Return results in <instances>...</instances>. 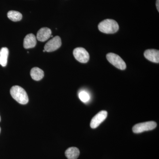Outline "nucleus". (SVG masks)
Here are the masks:
<instances>
[{
  "label": "nucleus",
  "mask_w": 159,
  "mask_h": 159,
  "mask_svg": "<svg viewBox=\"0 0 159 159\" xmlns=\"http://www.w3.org/2000/svg\"><path fill=\"white\" fill-rule=\"evenodd\" d=\"M156 6L158 11H159V0H157Z\"/></svg>",
  "instance_id": "nucleus-16"
},
{
  "label": "nucleus",
  "mask_w": 159,
  "mask_h": 159,
  "mask_svg": "<svg viewBox=\"0 0 159 159\" xmlns=\"http://www.w3.org/2000/svg\"><path fill=\"white\" fill-rule=\"evenodd\" d=\"M61 41L60 37L56 36L49 40L44 46L45 51L47 52H53L60 48Z\"/></svg>",
  "instance_id": "nucleus-6"
},
{
  "label": "nucleus",
  "mask_w": 159,
  "mask_h": 159,
  "mask_svg": "<svg viewBox=\"0 0 159 159\" xmlns=\"http://www.w3.org/2000/svg\"><path fill=\"white\" fill-rule=\"evenodd\" d=\"M51 30L49 28H42L38 31L36 38L39 41L45 42L51 37Z\"/></svg>",
  "instance_id": "nucleus-9"
},
{
  "label": "nucleus",
  "mask_w": 159,
  "mask_h": 159,
  "mask_svg": "<svg viewBox=\"0 0 159 159\" xmlns=\"http://www.w3.org/2000/svg\"><path fill=\"white\" fill-rule=\"evenodd\" d=\"M144 56L146 59L152 62H159V51L155 49H148L144 52Z\"/></svg>",
  "instance_id": "nucleus-8"
},
{
  "label": "nucleus",
  "mask_w": 159,
  "mask_h": 159,
  "mask_svg": "<svg viewBox=\"0 0 159 159\" xmlns=\"http://www.w3.org/2000/svg\"><path fill=\"white\" fill-rule=\"evenodd\" d=\"M107 116V111H102L97 113L92 119L90 122L91 128L95 129L97 128L102 122L105 120Z\"/></svg>",
  "instance_id": "nucleus-7"
},
{
  "label": "nucleus",
  "mask_w": 159,
  "mask_h": 159,
  "mask_svg": "<svg viewBox=\"0 0 159 159\" xmlns=\"http://www.w3.org/2000/svg\"><path fill=\"white\" fill-rule=\"evenodd\" d=\"M79 155V149L76 147H70L65 152V155L68 159H77Z\"/></svg>",
  "instance_id": "nucleus-13"
},
{
  "label": "nucleus",
  "mask_w": 159,
  "mask_h": 159,
  "mask_svg": "<svg viewBox=\"0 0 159 159\" xmlns=\"http://www.w3.org/2000/svg\"><path fill=\"white\" fill-rule=\"evenodd\" d=\"M98 29L101 32L106 34H113L119 30V26L115 20L106 19L99 23Z\"/></svg>",
  "instance_id": "nucleus-2"
},
{
  "label": "nucleus",
  "mask_w": 159,
  "mask_h": 159,
  "mask_svg": "<svg viewBox=\"0 0 159 159\" xmlns=\"http://www.w3.org/2000/svg\"><path fill=\"white\" fill-rule=\"evenodd\" d=\"M79 97L80 100L84 102H88L90 98L88 93L84 91H81L79 93Z\"/></svg>",
  "instance_id": "nucleus-15"
},
{
  "label": "nucleus",
  "mask_w": 159,
  "mask_h": 159,
  "mask_svg": "<svg viewBox=\"0 0 159 159\" xmlns=\"http://www.w3.org/2000/svg\"><path fill=\"white\" fill-rule=\"evenodd\" d=\"M10 94L12 98L21 104H26L29 102V97L25 90L19 86H13L10 89Z\"/></svg>",
  "instance_id": "nucleus-1"
},
{
  "label": "nucleus",
  "mask_w": 159,
  "mask_h": 159,
  "mask_svg": "<svg viewBox=\"0 0 159 159\" xmlns=\"http://www.w3.org/2000/svg\"><path fill=\"white\" fill-rule=\"evenodd\" d=\"M73 54L77 60L83 63L87 62L89 60V54L84 48H76L74 49Z\"/></svg>",
  "instance_id": "nucleus-5"
},
{
  "label": "nucleus",
  "mask_w": 159,
  "mask_h": 159,
  "mask_svg": "<svg viewBox=\"0 0 159 159\" xmlns=\"http://www.w3.org/2000/svg\"><path fill=\"white\" fill-rule=\"evenodd\" d=\"M36 38L34 34H27L24 39V47L25 48H32L36 46Z\"/></svg>",
  "instance_id": "nucleus-10"
},
{
  "label": "nucleus",
  "mask_w": 159,
  "mask_h": 159,
  "mask_svg": "<svg viewBox=\"0 0 159 159\" xmlns=\"http://www.w3.org/2000/svg\"><path fill=\"white\" fill-rule=\"evenodd\" d=\"M30 75L32 79L36 81L41 80L44 77V72L38 67H34L31 69Z\"/></svg>",
  "instance_id": "nucleus-11"
},
{
  "label": "nucleus",
  "mask_w": 159,
  "mask_h": 159,
  "mask_svg": "<svg viewBox=\"0 0 159 159\" xmlns=\"http://www.w3.org/2000/svg\"><path fill=\"white\" fill-rule=\"evenodd\" d=\"M1 116H0V122H1Z\"/></svg>",
  "instance_id": "nucleus-17"
},
{
  "label": "nucleus",
  "mask_w": 159,
  "mask_h": 159,
  "mask_svg": "<svg viewBox=\"0 0 159 159\" xmlns=\"http://www.w3.org/2000/svg\"><path fill=\"white\" fill-rule=\"evenodd\" d=\"M157 124L153 121L138 123L134 125L132 130L134 133L139 134L146 131L152 130L157 127Z\"/></svg>",
  "instance_id": "nucleus-4"
},
{
  "label": "nucleus",
  "mask_w": 159,
  "mask_h": 159,
  "mask_svg": "<svg viewBox=\"0 0 159 159\" xmlns=\"http://www.w3.org/2000/svg\"><path fill=\"white\" fill-rule=\"evenodd\" d=\"M107 58L114 66L121 70L126 69V65L125 61L120 56L113 53H108L107 55Z\"/></svg>",
  "instance_id": "nucleus-3"
},
{
  "label": "nucleus",
  "mask_w": 159,
  "mask_h": 159,
  "mask_svg": "<svg viewBox=\"0 0 159 159\" xmlns=\"http://www.w3.org/2000/svg\"><path fill=\"white\" fill-rule=\"evenodd\" d=\"M7 16L9 19L14 22L19 21L22 19V15L20 12L13 10L9 11Z\"/></svg>",
  "instance_id": "nucleus-14"
},
{
  "label": "nucleus",
  "mask_w": 159,
  "mask_h": 159,
  "mask_svg": "<svg viewBox=\"0 0 159 159\" xmlns=\"http://www.w3.org/2000/svg\"><path fill=\"white\" fill-rule=\"evenodd\" d=\"M9 49L7 48H3L0 50V65L3 67H5L7 64Z\"/></svg>",
  "instance_id": "nucleus-12"
},
{
  "label": "nucleus",
  "mask_w": 159,
  "mask_h": 159,
  "mask_svg": "<svg viewBox=\"0 0 159 159\" xmlns=\"http://www.w3.org/2000/svg\"><path fill=\"white\" fill-rule=\"evenodd\" d=\"M1 127H0V133H1Z\"/></svg>",
  "instance_id": "nucleus-18"
}]
</instances>
